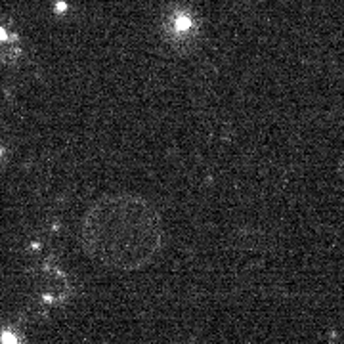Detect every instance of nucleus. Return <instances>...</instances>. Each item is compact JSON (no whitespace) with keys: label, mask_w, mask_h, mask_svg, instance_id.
<instances>
[{"label":"nucleus","mask_w":344,"mask_h":344,"mask_svg":"<svg viewBox=\"0 0 344 344\" xmlns=\"http://www.w3.org/2000/svg\"><path fill=\"white\" fill-rule=\"evenodd\" d=\"M163 220L136 193H109L90 205L81 222V247L96 264L132 272L147 266L163 247Z\"/></svg>","instance_id":"obj_1"}]
</instances>
